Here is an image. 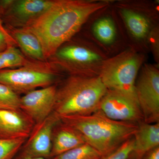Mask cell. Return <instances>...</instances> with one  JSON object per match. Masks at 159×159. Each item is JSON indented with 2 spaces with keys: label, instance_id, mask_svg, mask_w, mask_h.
<instances>
[{
  "label": "cell",
  "instance_id": "obj_1",
  "mask_svg": "<svg viewBox=\"0 0 159 159\" xmlns=\"http://www.w3.org/2000/svg\"><path fill=\"white\" fill-rule=\"evenodd\" d=\"M105 2L57 0L45 12L22 28L39 40L45 60L76 34L89 17L107 6Z\"/></svg>",
  "mask_w": 159,
  "mask_h": 159
},
{
  "label": "cell",
  "instance_id": "obj_2",
  "mask_svg": "<svg viewBox=\"0 0 159 159\" xmlns=\"http://www.w3.org/2000/svg\"><path fill=\"white\" fill-rule=\"evenodd\" d=\"M60 119L79 131L86 142L103 157L134 137L138 128V123L115 121L99 110L90 115L64 116Z\"/></svg>",
  "mask_w": 159,
  "mask_h": 159
},
{
  "label": "cell",
  "instance_id": "obj_3",
  "mask_svg": "<svg viewBox=\"0 0 159 159\" xmlns=\"http://www.w3.org/2000/svg\"><path fill=\"white\" fill-rule=\"evenodd\" d=\"M107 90L99 76H71L57 89L54 112L59 117L90 115L99 110Z\"/></svg>",
  "mask_w": 159,
  "mask_h": 159
},
{
  "label": "cell",
  "instance_id": "obj_4",
  "mask_svg": "<svg viewBox=\"0 0 159 159\" xmlns=\"http://www.w3.org/2000/svg\"><path fill=\"white\" fill-rule=\"evenodd\" d=\"M142 60L135 52L125 51L103 63L99 77L107 89L123 94L138 103L136 79Z\"/></svg>",
  "mask_w": 159,
  "mask_h": 159
},
{
  "label": "cell",
  "instance_id": "obj_5",
  "mask_svg": "<svg viewBox=\"0 0 159 159\" xmlns=\"http://www.w3.org/2000/svg\"><path fill=\"white\" fill-rule=\"evenodd\" d=\"M56 79L54 72L33 63L18 69L0 70V83L18 95L53 85Z\"/></svg>",
  "mask_w": 159,
  "mask_h": 159
},
{
  "label": "cell",
  "instance_id": "obj_6",
  "mask_svg": "<svg viewBox=\"0 0 159 159\" xmlns=\"http://www.w3.org/2000/svg\"><path fill=\"white\" fill-rule=\"evenodd\" d=\"M136 93L143 121L159 122V72L151 65H145L135 85Z\"/></svg>",
  "mask_w": 159,
  "mask_h": 159
},
{
  "label": "cell",
  "instance_id": "obj_7",
  "mask_svg": "<svg viewBox=\"0 0 159 159\" xmlns=\"http://www.w3.org/2000/svg\"><path fill=\"white\" fill-rule=\"evenodd\" d=\"M54 2L50 0L2 1L0 13L3 15L7 24L22 28L45 12Z\"/></svg>",
  "mask_w": 159,
  "mask_h": 159
},
{
  "label": "cell",
  "instance_id": "obj_8",
  "mask_svg": "<svg viewBox=\"0 0 159 159\" xmlns=\"http://www.w3.org/2000/svg\"><path fill=\"white\" fill-rule=\"evenodd\" d=\"M60 120L53 112L41 122L35 123L19 153L32 157L51 158L53 129Z\"/></svg>",
  "mask_w": 159,
  "mask_h": 159
},
{
  "label": "cell",
  "instance_id": "obj_9",
  "mask_svg": "<svg viewBox=\"0 0 159 159\" xmlns=\"http://www.w3.org/2000/svg\"><path fill=\"white\" fill-rule=\"evenodd\" d=\"M99 110L115 121L136 123L143 121L139 103L116 91L107 89L100 100Z\"/></svg>",
  "mask_w": 159,
  "mask_h": 159
},
{
  "label": "cell",
  "instance_id": "obj_10",
  "mask_svg": "<svg viewBox=\"0 0 159 159\" xmlns=\"http://www.w3.org/2000/svg\"><path fill=\"white\" fill-rule=\"evenodd\" d=\"M57 89L53 84L27 93L20 97V109L35 124L41 122L54 112Z\"/></svg>",
  "mask_w": 159,
  "mask_h": 159
},
{
  "label": "cell",
  "instance_id": "obj_11",
  "mask_svg": "<svg viewBox=\"0 0 159 159\" xmlns=\"http://www.w3.org/2000/svg\"><path fill=\"white\" fill-rule=\"evenodd\" d=\"M34 124L20 109L0 110V139H27Z\"/></svg>",
  "mask_w": 159,
  "mask_h": 159
},
{
  "label": "cell",
  "instance_id": "obj_12",
  "mask_svg": "<svg viewBox=\"0 0 159 159\" xmlns=\"http://www.w3.org/2000/svg\"><path fill=\"white\" fill-rule=\"evenodd\" d=\"M86 143L79 131L60 120L52 133L51 158Z\"/></svg>",
  "mask_w": 159,
  "mask_h": 159
},
{
  "label": "cell",
  "instance_id": "obj_13",
  "mask_svg": "<svg viewBox=\"0 0 159 159\" xmlns=\"http://www.w3.org/2000/svg\"><path fill=\"white\" fill-rule=\"evenodd\" d=\"M138 125L133 149L128 159H142L148 151L159 146V122L149 124L142 121Z\"/></svg>",
  "mask_w": 159,
  "mask_h": 159
},
{
  "label": "cell",
  "instance_id": "obj_14",
  "mask_svg": "<svg viewBox=\"0 0 159 159\" xmlns=\"http://www.w3.org/2000/svg\"><path fill=\"white\" fill-rule=\"evenodd\" d=\"M9 33L26 55L39 61L45 60L42 47L37 37L24 28H12Z\"/></svg>",
  "mask_w": 159,
  "mask_h": 159
},
{
  "label": "cell",
  "instance_id": "obj_15",
  "mask_svg": "<svg viewBox=\"0 0 159 159\" xmlns=\"http://www.w3.org/2000/svg\"><path fill=\"white\" fill-rule=\"evenodd\" d=\"M54 55L61 60L75 64L88 63L100 59L97 53L77 46H67L59 49Z\"/></svg>",
  "mask_w": 159,
  "mask_h": 159
},
{
  "label": "cell",
  "instance_id": "obj_16",
  "mask_svg": "<svg viewBox=\"0 0 159 159\" xmlns=\"http://www.w3.org/2000/svg\"><path fill=\"white\" fill-rule=\"evenodd\" d=\"M122 16L131 34L139 39L145 38L148 33L149 25L143 16L127 9H122Z\"/></svg>",
  "mask_w": 159,
  "mask_h": 159
},
{
  "label": "cell",
  "instance_id": "obj_17",
  "mask_svg": "<svg viewBox=\"0 0 159 159\" xmlns=\"http://www.w3.org/2000/svg\"><path fill=\"white\" fill-rule=\"evenodd\" d=\"M32 62L28 61L22 52L13 46H9L0 52V70L10 68L26 66Z\"/></svg>",
  "mask_w": 159,
  "mask_h": 159
},
{
  "label": "cell",
  "instance_id": "obj_18",
  "mask_svg": "<svg viewBox=\"0 0 159 159\" xmlns=\"http://www.w3.org/2000/svg\"><path fill=\"white\" fill-rule=\"evenodd\" d=\"M93 31L97 38L104 43H111L116 37L114 23L108 18H103L97 21L94 25Z\"/></svg>",
  "mask_w": 159,
  "mask_h": 159
},
{
  "label": "cell",
  "instance_id": "obj_19",
  "mask_svg": "<svg viewBox=\"0 0 159 159\" xmlns=\"http://www.w3.org/2000/svg\"><path fill=\"white\" fill-rule=\"evenodd\" d=\"M102 157L98 151L86 143L53 159H101Z\"/></svg>",
  "mask_w": 159,
  "mask_h": 159
},
{
  "label": "cell",
  "instance_id": "obj_20",
  "mask_svg": "<svg viewBox=\"0 0 159 159\" xmlns=\"http://www.w3.org/2000/svg\"><path fill=\"white\" fill-rule=\"evenodd\" d=\"M20 99L18 94L0 83V110L20 109Z\"/></svg>",
  "mask_w": 159,
  "mask_h": 159
},
{
  "label": "cell",
  "instance_id": "obj_21",
  "mask_svg": "<svg viewBox=\"0 0 159 159\" xmlns=\"http://www.w3.org/2000/svg\"><path fill=\"white\" fill-rule=\"evenodd\" d=\"M26 140V139L14 140L0 139V159H14Z\"/></svg>",
  "mask_w": 159,
  "mask_h": 159
},
{
  "label": "cell",
  "instance_id": "obj_22",
  "mask_svg": "<svg viewBox=\"0 0 159 159\" xmlns=\"http://www.w3.org/2000/svg\"><path fill=\"white\" fill-rule=\"evenodd\" d=\"M134 139L132 137L118 147L112 152L101 159H128L133 149Z\"/></svg>",
  "mask_w": 159,
  "mask_h": 159
},
{
  "label": "cell",
  "instance_id": "obj_23",
  "mask_svg": "<svg viewBox=\"0 0 159 159\" xmlns=\"http://www.w3.org/2000/svg\"><path fill=\"white\" fill-rule=\"evenodd\" d=\"M10 34H6L0 30V52L4 51L9 46H13L15 43Z\"/></svg>",
  "mask_w": 159,
  "mask_h": 159
},
{
  "label": "cell",
  "instance_id": "obj_24",
  "mask_svg": "<svg viewBox=\"0 0 159 159\" xmlns=\"http://www.w3.org/2000/svg\"><path fill=\"white\" fill-rule=\"evenodd\" d=\"M142 159H159V146L148 151Z\"/></svg>",
  "mask_w": 159,
  "mask_h": 159
},
{
  "label": "cell",
  "instance_id": "obj_25",
  "mask_svg": "<svg viewBox=\"0 0 159 159\" xmlns=\"http://www.w3.org/2000/svg\"><path fill=\"white\" fill-rule=\"evenodd\" d=\"M14 159H46L43 158L41 157H30L26 156L25 155L19 153L17 154V155L15 157Z\"/></svg>",
  "mask_w": 159,
  "mask_h": 159
},
{
  "label": "cell",
  "instance_id": "obj_26",
  "mask_svg": "<svg viewBox=\"0 0 159 159\" xmlns=\"http://www.w3.org/2000/svg\"><path fill=\"white\" fill-rule=\"evenodd\" d=\"M0 30L2 31L4 33H6V34H10L8 31L6 29H5V27L3 25L1 19L0 18Z\"/></svg>",
  "mask_w": 159,
  "mask_h": 159
}]
</instances>
